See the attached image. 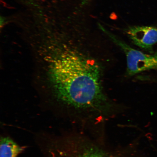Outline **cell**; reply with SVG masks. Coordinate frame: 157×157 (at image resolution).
<instances>
[{
    "label": "cell",
    "mask_w": 157,
    "mask_h": 157,
    "mask_svg": "<svg viewBox=\"0 0 157 157\" xmlns=\"http://www.w3.org/2000/svg\"><path fill=\"white\" fill-rule=\"evenodd\" d=\"M99 64L76 48L59 56L55 66L52 98L65 109L97 108L105 101Z\"/></svg>",
    "instance_id": "obj_1"
},
{
    "label": "cell",
    "mask_w": 157,
    "mask_h": 157,
    "mask_svg": "<svg viewBox=\"0 0 157 157\" xmlns=\"http://www.w3.org/2000/svg\"><path fill=\"white\" fill-rule=\"evenodd\" d=\"M46 157H132L126 150H111L81 135L55 137L45 151Z\"/></svg>",
    "instance_id": "obj_2"
},
{
    "label": "cell",
    "mask_w": 157,
    "mask_h": 157,
    "mask_svg": "<svg viewBox=\"0 0 157 157\" xmlns=\"http://www.w3.org/2000/svg\"><path fill=\"white\" fill-rule=\"evenodd\" d=\"M98 25L99 29L124 52L127 60V73L129 75L133 76L147 70L157 69V52L148 54L133 48L117 38L102 25L100 24Z\"/></svg>",
    "instance_id": "obj_3"
},
{
    "label": "cell",
    "mask_w": 157,
    "mask_h": 157,
    "mask_svg": "<svg viewBox=\"0 0 157 157\" xmlns=\"http://www.w3.org/2000/svg\"><path fill=\"white\" fill-rule=\"evenodd\" d=\"M127 34L134 44L145 50H151L157 43V28L146 26L129 27Z\"/></svg>",
    "instance_id": "obj_4"
},
{
    "label": "cell",
    "mask_w": 157,
    "mask_h": 157,
    "mask_svg": "<svg viewBox=\"0 0 157 157\" xmlns=\"http://www.w3.org/2000/svg\"><path fill=\"white\" fill-rule=\"evenodd\" d=\"M25 148L9 136L1 137L0 157H17Z\"/></svg>",
    "instance_id": "obj_5"
}]
</instances>
